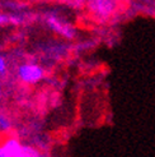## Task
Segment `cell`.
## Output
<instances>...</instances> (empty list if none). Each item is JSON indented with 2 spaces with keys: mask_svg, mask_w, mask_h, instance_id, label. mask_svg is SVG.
<instances>
[{
  "mask_svg": "<svg viewBox=\"0 0 155 157\" xmlns=\"http://www.w3.org/2000/svg\"><path fill=\"white\" fill-rule=\"evenodd\" d=\"M43 21L53 33H56L57 36L65 38V40H74L75 36H76V31L74 28L73 25H70L66 19H64L63 17L55 14V13H46Z\"/></svg>",
  "mask_w": 155,
  "mask_h": 157,
  "instance_id": "cell-2",
  "label": "cell"
},
{
  "mask_svg": "<svg viewBox=\"0 0 155 157\" xmlns=\"http://www.w3.org/2000/svg\"><path fill=\"white\" fill-rule=\"evenodd\" d=\"M89 12L98 18H110L116 10V0H87Z\"/></svg>",
  "mask_w": 155,
  "mask_h": 157,
  "instance_id": "cell-4",
  "label": "cell"
},
{
  "mask_svg": "<svg viewBox=\"0 0 155 157\" xmlns=\"http://www.w3.org/2000/svg\"><path fill=\"white\" fill-rule=\"evenodd\" d=\"M8 69V63H6V59L3 56V55H0V75L5 74Z\"/></svg>",
  "mask_w": 155,
  "mask_h": 157,
  "instance_id": "cell-7",
  "label": "cell"
},
{
  "mask_svg": "<svg viewBox=\"0 0 155 157\" xmlns=\"http://www.w3.org/2000/svg\"><path fill=\"white\" fill-rule=\"evenodd\" d=\"M17 78L24 84H36L45 78V69L37 63L24 61L17 67Z\"/></svg>",
  "mask_w": 155,
  "mask_h": 157,
  "instance_id": "cell-3",
  "label": "cell"
},
{
  "mask_svg": "<svg viewBox=\"0 0 155 157\" xmlns=\"http://www.w3.org/2000/svg\"><path fill=\"white\" fill-rule=\"evenodd\" d=\"M0 144L9 157H50L47 152L38 150L29 143H23L18 138L9 137Z\"/></svg>",
  "mask_w": 155,
  "mask_h": 157,
  "instance_id": "cell-1",
  "label": "cell"
},
{
  "mask_svg": "<svg viewBox=\"0 0 155 157\" xmlns=\"http://www.w3.org/2000/svg\"><path fill=\"white\" fill-rule=\"evenodd\" d=\"M3 97V90H2V84H0V98Z\"/></svg>",
  "mask_w": 155,
  "mask_h": 157,
  "instance_id": "cell-9",
  "label": "cell"
},
{
  "mask_svg": "<svg viewBox=\"0 0 155 157\" xmlns=\"http://www.w3.org/2000/svg\"><path fill=\"white\" fill-rule=\"evenodd\" d=\"M10 25V14L5 12H0V26Z\"/></svg>",
  "mask_w": 155,
  "mask_h": 157,
  "instance_id": "cell-6",
  "label": "cell"
},
{
  "mask_svg": "<svg viewBox=\"0 0 155 157\" xmlns=\"http://www.w3.org/2000/svg\"><path fill=\"white\" fill-rule=\"evenodd\" d=\"M0 157H9V156H8V153L5 152V150L3 148L2 144H0Z\"/></svg>",
  "mask_w": 155,
  "mask_h": 157,
  "instance_id": "cell-8",
  "label": "cell"
},
{
  "mask_svg": "<svg viewBox=\"0 0 155 157\" xmlns=\"http://www.w3.org/2000/svg\"><path fill=\"white\" fill-rule=\"evenodd\" d=\"M13 128L12 119L6 114L0 113V134H6Z\"/></svg>",
  "mask_w": 155,
  "mask_h": 157,
  "instance_id": "cell-5",
  "label": "cell"
}]
</instances>
